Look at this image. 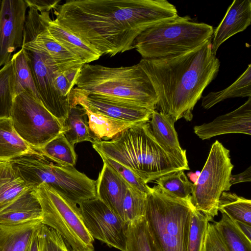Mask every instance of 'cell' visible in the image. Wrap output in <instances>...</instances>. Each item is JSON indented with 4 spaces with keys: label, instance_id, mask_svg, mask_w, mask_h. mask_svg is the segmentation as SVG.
<instances>
[{
    "label": "cell",
    "instance_id": "39",
    "mask_svg": "<svg viewBox=\"0 0 251 251\" xmlns=\"http://www.w3.org/2000/svg\"><path fill=\"white\" fill-rule=\"evenodd\" d=\"M202 251H228L214 224H208Z\"/></svg>",
    "mask_w": 251,
    "mask_h": 251
},
{
    "label": "cell",
    "instance_id": "40",
    "mask_svg": "<svg viewBox=\"0 0 251 251\" xmlns=\"http://www.w3.org/2000/svg\"><path fill=\"white\" fill-rule=\"evenodd\" d=\"M28 8L29 6H33L37 10L42 11H49L55 9L58 5V0H25Z\"/></svg>",
    "mask_w": 251,
    "mask_h": 251
},
{
    "label": "cell",
    "instance_id": "12",
    "mask_svg": "<svg viewBox=\"0 0 251 251\" xmlns=\"http://www.w3.org/2000/svg\"><path fill=\"white\" fill-rule=\"evenodd\" d=\"M24 25L23 41H30L44 49L57 68L64 72L81 68L85 62L55 40L47 25L51 19L49 11L28 7Z\"/></svg>",
    "mask_w": 251,
    "mask_h": 251
},
{
    "label": "cell",
    "instance_id": "21",
    "mask_svg": "<svg viewBox=\"0 0 251 251\" xmlns=\"http://www.w3.org/2000/svg\"><path fill=\"white\" fill-rule=\"evenodd\" d=\"M35 155H42L18 135L10 118L0 119V161H10Z\"/></svg>",
    "mask_w": 251,
    "mask_h": 251
},
{
    "label": "cell",
    "instance_id": "10",
    "mask_svg": "<svg viewBox=\"0 0 251 251\" xmlns=\"http://www.w3.org/2000/svg\"><path fill=\"white\" fill-rule=\"evenodd\" d=\"M10 119L18 135L38 151L62 132L61 122L39 100L25 91L16 95Z\"/></svg>",
    "mask_w": 251,
    "mask_h": 251
},
{
    "label": "cell",
    "instance_id": "7",
    "mask_svg": "<svg viewBox=\"0 0 251 251\" xmlns=\"http://www.w3.org/2000/svg\"><path fill=\"white\" fill-rule=\"evenodd\" d=\"M26 183L34 188L42 183L76 204L97 198L96 181L77 170L63 166L42 155H27L10 161Z\"/></svg>",
    "mask_w": 251,
    "mask_h": 251
},
{
    "label": "cell",
    "instance_id": "2",
    "mask_svg": "<svg viewBox=\"0 0 251 251\" xmlns=\"http://www.w3.org/2000/svg\"><path fill=\"white\" fill-rule=\"evenodd\" d=\"M156 93V110L176 122L191 121L197 102L216 78L220 62L212 50L211 39L180 55L160 59H142L138 63Z\"/></svg>",
    "mask_w": 251,
    "mask_h": 251
},
{
    "label": "cell",
    "instance_id": "15",
    "mask_svg": "<svg viewBox=\"0 0 251 251\" xmlns=\"http://www.w3.org/2000/svg\"><path fill=\"white\" fill-rule=\"evenodd\" d=\"M74 107L84 105L92 112L134 124L149 122L152 111L143 107L87 95L74 87L71 93Z\"/></svg>",
    "mask_w": 251,
    "mask_h": 251
},
{
    "label": "cell",
    "instance_id": "34",
    "mask_svg": "<svg viewBox=\"0 0 251 251\" xmlns=\"http://www.w3.org/2000/svg\"><path fill=\"white\" fill-rule=\"evenodd\" d=\"M126 251H154L145 217L126 226Z\"/></svg>",
    "mask_w": 251,
    "mask_h": 251
},
{
    "label": "cell",
    "instance_id": "11",
    "mask_svg": "<svg viewBox=\"0 0 251 251\" xmlns=\"http://www.w3.org/2000/svg\"><path fill=\"white\" fill-rule=\"evenodd\" d=\"M21 47L30 57L40 101L62 124L72 107L56 88L55 77L59 69L47 52L33 42L23 41Z\"/></svg>",
    "mask_w": 251,
    "mask_h": 251
},
{
    "label": "cell",
    "instance_id": "46",
    "mask_svg": "<svg viewBox=\"0 0 251 251\" xmlns=\"http://www.w3.org/2000/svg\"><path fill=\"white\" fill-rule=\"evenodd\" d=\"M1 0H0V3H1Z\"/></svg>",
    "mask_w": 251,
    "mask_h": 251
},
{
    "label": "cell",
    "instance_id": "27",
    "mask_svg": "<svg viewBox=\"0 0 251 251\" xmlns=\"http://www.w3.org/2000/svg\"><path fill=\"white\" fill-rule=\"evenodd\" d=\"M62 133L70 144L89 141L93 143L86 112L82 107L72 108L66 119L62 123Z\"/></svg>",
    "mask_w": 251,
    "mask_h": 251
},
{
    "label": "cell",
    "instance_id": "36",
    "mask_svg": "<svg viewBox=\"0 0 251 251\" xmlns=\"http://www.w3.org/2000/svg\"><path fill=\"white\" fill-rule=\"evenodd\" d=\"M210 220L194 207L192 210L187 251H202L206 230Z\"/></svg>",
    "mask_w": 251,
    "mask_h": 251
},
{
    "label": "cell",
    "instance_id": "45",
    "mask_svg": "<svg viewBox=\"0 0 251 251\" xmlns=\"http://www.w3.org/2000/svg\"><path fill=\"white\" fill-rule=\"evenodd\" d=\"M195 174H196V175L199 177V176H200V174H201V172L199 171H197L196 172H195Z\"/></svg>",
    "mask_w": 251,
    "mask_h": 251
},
{
    "label": "cell",
    "instance_id": "30",
    "mask_svg": "<svg viewBox=\"0 0 251 251\" xmlns=\"http://www.w3.org/2000/svg\"><path fill=\"white\" fill-rule=\"evenodd\" d=\"M72 145L61 132L39 150L43 157L63 166H74L76 154Z\"/></svg>",
    "mask_w": 251,
    "mask_h": 251
},
{
    "label": "cell",
    "instance_id": "38",
    "mask_svg": "<svg viewBox=\"0 0 251 251\" xmlns=\"http://www.w3.org/2000/svg\"><path fill=\"white\" fill-rule=\"evenodd\" d=\"M99 155L103 162L111 167L130 186L144 193L149 192L150 187L130 169L110 158Z\"/></svg>",
    "mask_w": 251,
    "mask_h": 251
},
{
    "label": "cell",
    "instance_id": "29",
    "mask_svg": "<svg viewBox=\"0 0 251 251\" xmlns=\"http://www.w3.org/2000/svg\"><path fill=\"white\" fill-rule=\"evenodd\" d=\"M222 214L221 219L214 225L228 251H251V241L233 220Z\"/></svg>",
    "mask_w": 251,
    "mask_h": 251
},
{
    "label": "cell",
    "instance_id": "42",
    "mask_svg": "<svg viewBox=\"0 0 251 251\" xmlns=\"http://www.w3.org/2000/svg\"><path fill=\"white\" fill-rule=\"evenodd\" d=\"M234 221V220H233ZM243 233L251 240V226L246 223L241 222L237 221H234Z\"/></svg>",
    "mask_w": 251,
    "mask_h": 251
},
{
    "label": "cell",
    "instance_id": "14",
    "mask_svg": "<svg viewBox=\"0 0 251 251\" xmlns=\"http://www.w3.org/2000/svg\"><path fill=\"white\" fill-rule=\"evenodd\" d=\"M25 0H1L0 6V67L11 59L23 43L26 12Z\"/></svg>",
    "mask_w": 251,
    "mask_h": 251
},
{
    "label": "cell",
    "instance_id": "31",
    "mask_svg": "<svg viewBox=\"0 0 251 251\" xmlns=\"http://www.w3.org/2000/svg\"><path fill=\"white\" fill-rule=\"evenodd\" d=\"M14 58L0 69V119L10 118L16 96Z\"/></svg>",
    "mask_w": 251,
    "mask_h": 251
},
{
    "label": "cell",
    "instance_id": "37",
    "mask_svg": "<svg viewBox=\"0 0 251 251\" xmlns=\"http://www.w3.org/2000/svg\"><path fill=\"white\" fill-rule=\"evenodd\" d=\"M37 233L39 251H72L60 234L52 228L41 223Z\"/></svg>",
    "mask_w": 251,
    "mask_h": 251
},
{
    "label": "cell",
    "instance_id": "19",
    "mask_svg": "<svg viewBox=\"0 0 251 251\" xmlns=\"http://www.w3.org/2000/svg\"><path fill=\"white\" fill-rule=\"evenodd\" d=\"M129 186L117 172L103 162L96 180L97 198L107 205L123 222L122 205Z\"/></svg>",
    "mask_w": 251,
    "mask_h": 251
},
{
    "label": "cell",
    "instance_id": "24",
    "mask_svg": "<svg viewBox=\"0 0 251 251\" xmlns=\"http://www.w3.org/2000/svg\"><path fill=\"white\" fill-rule=\"evenodd\" d=\"M47 28L55 40L80 57L86 64L97 60L101 56L91 46L65 29L54 20L49 21Z\"/></svg>",
    "mask_w": 251,
    "mask_h": 251
},
{
    "label": "cell",
    "instance_id": "6",
    "mask_svg": "<svg viewBox=\"0 0 251 251\" xmlns=\"http://www.w3.org/2000/svg\"><path fill=\"white\" fill-rule=\"evenodd\" d=\"M214 29L194 22L189 16H179L146 29L133 42L144 59L170 58L191 51L211 39Z\"/></svg>",
    "mask_w": 251,
    "mask_h": 251
},
{
    "label": "cell",
    "instance_id": "22",
    "mask_svg": "<svg viewBox=\"0 0 251 251\" xmlns=\"http://www.w3.org/2000/svg\"><path fill=\"white\" fill-rule=\"evenodd\" d=\"M31 188L11 161H0V211Z\"/></svg>",
    "mask_w": 251,
    "mask_h": 251
},
{
    "label": "cell",
    "instance_id": "32",
    "mask_svg": "<svg viewBox=\"0 0 251 251\" xmlns=\"http://www.w3.org/2000/svg\"><path fill=\"white\" fill-rule=\"evenodd\" d=\"M218 211L234 221L251 224V201L235 193H222L219 201Z\"/></svg>",
    "mask_w": 251,
    "mask_h": 251
},
{
    "label": "cell",
    "instance_id": "20",
    "mask_svg": "<svg viewBox=\"0 0 251 251\" xmlns=\"http://www.w3.org/2000/svg\"><path fill=\"white\" fill-rule=\"evenodd\" d=\"M42 220V211L33 188H31L0 211V225L10 226Z\"/></svg>",
    "mask_w": 251,
    "mask_h": 251
},
{
    "label": "cell",
    "instance_id": "1",
    "mask_svg": "<svg viewBox=\"0 0 251 251\" xmlns=\"http://www.w3.org/2000/svg\"><path fill=\"white\" fill-rule=\"evenodd\" d=\"M53 10L63 27L110 56L133 49L143 31L178 16L166 0H72Z\"/></svg>",
    "mask_w": 251,
    "mask_h": 251
},
{
    "label": "cell",
    "instance_id": "41",
    "mask_svg": "<svg viewBox=\"0 0 251 251\" xmlns=\"http://www.w3.org/2000/svg\"><path fill=\"white\" fill-rule=\"evenodd\" d=\"M251 181V167H249L243 172L237 175H231L230 183L231 185L241 182Z\"/></svg>",
    "mask_w": 251,
    "mask_h": 251
},
{
    "label": "cell",
    "instance_id": "35",
    "mask_svg": "<svg viewBox=\"0 0 251 251\" xmlns=\"http://www.w3.org/2000/svg\"><path fill=\"white\" fill-rule=\"evenodd\" d=\"M146 198V193L129 186L122 205L124 222L126 226L145 217Z\"/></svg>",
    "mask_w": 251,
    "mask_h": 251
},
{
    "label": "cell",
    "instance_id": "26",
    "mask_svg": "<svg viewBox=\"0 0 251 251\" xmlns=\"http://www.w3.org/2000/svg\"><path fill=\"white\" fill-rule=\"evenodd\" d=\"M251 97V65L232 84L224 90L211 92L203 97L201 106L208 109L226 99Z\"/></svg>",
    "mask_w": 251,
    "mask_h": 251
},
{
    "label": "cell",
    "instance_id": "44",
    "mask_svg": "<svg viewBox=\"0 0 251 251\" xmlns=\"http://www.w3.org/2000/svg\"><path fill=\"white\" fill-rule=\"evenodd\" d=\"M187 176L193 184L196 183L197 181L198 176L196 175L195 173L190 172L187 173Z\"/></svg>",
    "mask_w": 251,
    "mask_h": 251
},
{
    "label": "cell",
    "instance_id": "13",
    "mask_svg": "<svg viewBox=\"0 0 251 251\" xmlns=\"http://www.w3.org/2000/svg\"><path fill=\"white\" fill-rule=\"evenodd\" d=\"M78 206L84 224L94 239L126 251V226L107 205L96 198Z\"/></svg>",
    "mask_w": 251,
    "mask_h": 251
},
{
    "label": "cell",
    "instance_id": "16",
    "mask_svg": "<svg viewBox=\"0 0 251 251\" xmlns=\"http://www.w3.org/2000/svg\"><path fill=\"white\" fill-rule=\"evenodd\" d=\"M193 129L201 140L229 133L251 135V97L233 111L219 116L210 123L196 126Z\"/></svg>",
    "mask_w": 251,
    "mask_h": 251
},
{
    "label": "cell",
    "instance_id": "3",
    "mask_svg": "<svg viewBox=\"0 0 251 251\" xmlns=\"http://www.w3.org/2000/svg\"><path fill=\"white\" fill-rule=\"evenodd\" d=\"M93 148L130 169L146 184L184 170L157 142L148 122L134 125L111 140L95 142Z\"/></svg>",
    "mask_w": 251,
    "mask_h": 251
},
{
    "label": "cell",
    "instance_id": "43",
    "mask_svg": "<svg viewBox=\"0 0 251 251\" xmlns=\"http://www.w3.org/2000/svg\"><path fill=\"white\" fill-rule=\"evenodd\" d=\"M37 229L33 234L32 239L25 251H39L38 239L37 233Z\"/></svg>",
    "mask_w": 251,
    "mask_h": 251
},
{
    "label": "cell",
    "instance_id": "17",
    "mask_svg": "<svg viewBox=\"0 0 251 251\" xmlns=\"http://www.w3.org/2000/svg\"><path fill=\"white\" fill-rule=\"evenodd\" d=\"M148 123L153 136L164 151L184 170H189L186 150L179 144L174 120L170 116L155 110Z\"/></svg>",
    "mask_w": 251,
    "mask_h": 251
},
{
    "label": "cell",
    "instance_id": "28",
    "mask_svg": "<svg viewBox=\"0 0 251 251\" xmlns=\"http://www.w3.org/2000/svg\"><path fill=\"white\" fill-rule=\"evenodd\" d=\"M13 56L15 61L16 95L25 91L40 100L31 60L27 50L21 47Z\"/></svg>",
    "mask_w": 251,
    "mask_h": 251
},
{
    "label": "cell",
    "instance_id": "5",
    "mask_svg": "<svg viewBox=\"0 0 251 251\" xmlns=\"http://www.w3.org/2000/svg\"><path fill=\"white\" fill-rule=\"evenodd\" d=\"M193 207L191 199L176 198L158 185L150 187L145 217L154 251H187Z\"/></svg>",
    "mask_w": 251,
    "mask_h": 251
},
{
    "label": "cell",
    "instance_id": "9",
    "mask_svg": "<svg viewBox=\"0 0 251 251\" xmlns=\"http://www.w3.org/2000/svg\"><path fill=\"white\" fill-rule=\"evenodd\" d=\"M233 167L229 150L216 140L197 181L193 184L191 195V202L195 209L210 220L218 215L221 194L232 186L230 177Z\"/></svg>",
    "mask_w": 251,
    "mask_h": 251
},
{
    "label": "cell",
    "instance_id": "18",
    "mask_svg": "<svg viewBox=\"0 0 251 251\" xmlns=\"http://www.w3.org/2000/svg\"><path fill=\"white\" fill-rule=\"evenodd\" d=\"M251 23V1L234 0L228 8L222 21L214 30L212 50L216 54L220 46L235 34L245 30Z\"/></svg>",
    "mask_w": 251,
    "mask_h": 251
},
{
    "label": "cell",
    "instance_id": "25",
    "mask_svg": "<svg viewBox=\"0 0 251 251\" xmlns=\"http://www.w3.org/2000/svg\"><path fill=\"white\" fill-rule=\"evenodd\" d=\"M80 106L83 108L87 115L93 143L111 140L126 129L136 125L95 113L84 105Z\"/></svg>",
    "mask_w": 251,
    "mask_h": 251
},
{
    "label": "cell",
    "instance_id": "4",
    "mask_svg": "<svg viewBox=\"0 0 251 251\" xmlns=\"http://www.w3.org/2000/svg\"><path fill=\"white\" fill-rule=\"evenodd\" d=\"M75 86L87 95L139 105L152 112L156 110V93L138 64L115 68L85 64Z\"/></svg>",
    "mask_w": 251,
    "mask_h": 251
},
{
    "label": "cell",
    "instance_id": "23",
    "mask_svg": "<svg viewBox=\"0 0 251 251\" xmlns=\"http://www.w3.org/2000/svg\"><path fill=\"white\" fill-rule=\"evenodd\" d=\"M41 223V220H37L16 225H0V251H25Z\"/></svg>",
    "mask_w": 251,
    "mask_h": 251
},
{
    "label": "cell",
    "instance_id": "8",
    "mask_svg": "<svg viewBox=\"0 0 251 251\" xmlns=\"http://www.w3.org/2000/svg\"><path fill=\"white\" fill-rule=\"evenodd\" d=\"M33 189L42 208V224L58 232L72 251H94V239L77 204L46 184Z\"/></svg>",
    "mask_w": 251,
    "mask_h": 251
},
{
    "label": "cell",
    "instance_id": "33",
    "mask_svg": "<svg viewBox=\"0 0 251 251\" xmlns=\"http://www.w3.org/2000/svg\"><path fill=\"white\" fill-rule=\"evenodd\" d=\"M155 181L165 192L172 196L185 200L191 199L193 183L189 181L184 170L164 175Z\"/></svg>",
    "mask_w": 251,
    "mask_h": 251
}]
</instances>
